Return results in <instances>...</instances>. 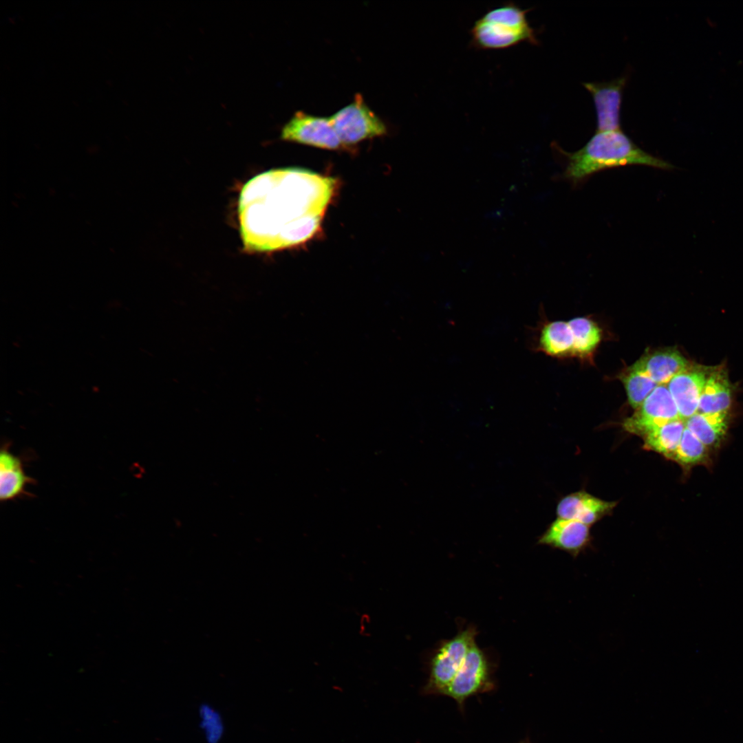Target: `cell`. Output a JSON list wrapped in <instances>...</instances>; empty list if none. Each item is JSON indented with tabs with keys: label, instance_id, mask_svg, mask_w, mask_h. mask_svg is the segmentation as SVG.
<instances>
[{
	"label": "cell",
	"instance_id": "cell-11",
	"mask_svg": "<svg viewBox=\"0 0 743 743\" xmlns=\"http://www.w3.org/2000/svg\"><path fill=\"white\" fill-rule=\"evenodd\" d=\"M590 527L577 520L558 518L539 537L538 543L559 549L577 557L590 544Z\"/></svg>",
	"mask_w": 743,
	"mask_h": 743
},
{
	"label": "cell",
	"instance_id": "cell-5",
	"mask_svg": "<svg viewBox=\"0 0 743 743\" xmlns=\"http://www.w3.org/2000/svg\"><path fill=\"white\" fill-rule=\"evenodd\" d=\"M330 121L343 145L384 136L387 132L385 122L356 94L354 100L330 116Z\"/></svg>",
	"mask_w": 743,
	"mask_h": 743
},
{
	"label": "cell",
	"instance_id": "cell-12",
	"mask_svg": "<svg viewBox=\"0 0 743 743\" xmlns=\"http://www.w3.org/2000/svg\"><path fill=\"white\" fill-rule=\"evenodd\" d=\"M617 505L584 491H577L563 497L557 504L558 518L572 519L591 526L609 515Z\"/></svg>",
	"mask_w": 743,
	"mask_h": 743
},
{
	"label": "cell",
	"instance_id": "cell-3",
	"mask_svg": "<svg viewBox=\"0 0 743 743\" xmlns=\"http://www.w3.org/2000/svg\"><path fill=\"white\" fill-rule=\"evenodd\" d=\"M530 10L513 1L488 9L471 28L469 46L486 51L505 50L522 43L539 45L537 32L527 19Z\"/></svg>",
	"mask_w": 743,
	"mask_h": 743
},
{
	"label": "cell",
	"instance_id": "cell-20",
	"mask_svg": "<svg viewBox=\"0 0 743 743\" xmlns=\"http://www.w3.org/2000/svg\"><path fill=\"white\" fill-rule=\"evenodd\" d=\"M621 380L627 393L628 402L635 409L639 407L658 386L636 363L623 374Z\"/></svg>",
	"mask_w": 743,
	"mask_h": 743
},
{
	"label": "cell",
	"instance_id": "cell-22",
	"mask_svg": "<svg viewBox=\"0 0 743 743\" xmlns=\"http://www.w3.org/2000/svg\"><path fill=\"white\" fill-rule=\"evenodd\" d=\"M521 743H528V742H521Z\"/></svg>",
	"mask_w": 743,
	"mask_h": 743
},
{
	"label": "cell",
	"instance_id": "cell-14",
	"mask_svg": "<svg viewBox=\"0 0 743 743\" xmlns=\"http://www.w3.org/2000/svg\"><path fill=\"white\" fill-rule=\"evenodd\" d=\"M34 480L25 474L20 457L12 453L7 444L0 453V499L8 502L28 495L27 486Z\"/></svg>",
	"mask_w": 743,
	"mask_h": 743
},
{
	"label": "cell",
	"instance_id": "cell-15",
	"mask_svg": "<svg viewBox=\"0 0 743 743\" xmlns=\"http://www.w3.org/2000/svg\"><path fill=\"white\" fill-rule=\"evenodd\" d=\"M637 365L658 385H667L689 367L688 360L676 349H663L646 353Z\"/></svg>",
	"mask_w": 743,
	"mask_h": 743
},
{
	"label": "cell",
	"instance_id": "cell-19",
	"mask_svg": "<svg viewBox=\"0 0 743 743\" xmlns=\"http://www.w3.org/2000/svg\"><path fill=\"white\" fill-rule=\"evenodd\" d=\"M574 336V355L580 357L590 356L599 345L601 331L592 320L578 317L568 322Z\"/></svg>",
	"mask_w": 743,
	"mask_h": 743
},
{
	"label": "cell",
	"instance_id": "cell-4",
	"mask_svg": "<svg viewBox=\"0 0 743 743\" xmlns=\"http://www.w3.org/2000/svg\"><path fill=\"white\" fill-rule=\"evenodd\" d=\"M476 635L475 628L469 627L442 643L430 660L429 675L423 687L424 693L443 694L475 643Z\"/></svg>",
	"mask_w": 743,
	"mask_h": 743
},
{
	"label": "cell",
	"instance_id": "cell-16",
	"mask_svg": "<svg viewBox=\"0 0 743 743\" xmlns=\"http://www.w3.org/2000/svg\"><path fill=\"white\" fill-rule=\"evenodd\" d=\"M731 403V387L726 374L716 369L708 374L697 413H728Z\"/></svg>",
	"mask_w": 743,
	"mask_h": 743
},
{
	"label": "cell",
	"instance_id": "cell-10",
	"mask_svg": "<svg viewBox=\"0 0 743 743\" xmlns=\"http://www.w3.org/2000/svg\"><path fill=\"white\" fill-rule=\"evenodd\" d=\"M707 376L705 369L689 366L672 378L666 385L682 420L685 422L697 413Z\"/></svg>",
	"mask_w": 743,
	"mask_h": 743
},
{
	"label": "cell",
	"instance_id": "cell-2",
	"mask_svg": "<svg viewBox=\"0 0 743 743\" xmlns=\"http://www.w3.org/2000/svg\"><path fill=\"white\" fill-rule=\"evenodd\" d=\"M554 147L567 160L563 177L575 184L594 173L614 167L639 164L664 170L675 168L669 162L640 149L620 129L596 131L581 149L572 153L557 147L555 144Z\"/></svg>",
	"mask_w": 743,
	"mask_h": 743
},
{
	"label": "cell",
	"instance_id": "cell-13",
	"mask_svg": "<svg viewBox=\"0 0 743 743\" xmlns=\"http://www.w3.org/2000/svg\"><path fill=\"white\" fill-rule=\"evenodd\" d=\"M574 336L568 322H543L535 330L529 340V347L552 357L574 355Z\"/></svg>",
	"mask_w": 743,
	"mask_h": 743
},
{
	"label": "cell",
	"instance_id": "cell-18",
	"mask_svg": "<svg viewBox=\"0 0 743 743\" xmlns=\"http://www.w3.org/2000/svg\"><path fill=\"white\" fill-rule=\"evenodd\" d=\"M685 429V422L678 419L665 423L645 435L644 448L672 459Z\"/></svg>",
	"mask_w": 743,
	"mask_h": 743
},
{
	"label": "cell",
	"instance_id": "cell-7",
	"mask_svg": "<svg viewBox=\"0 0 743 743\" xmlns=\"http://www.w3.org/2000/svg\"><path fill=\"white\" fill-rule=\"evenodd\" d=\"M678 419L674 400L667 385H663L654 389L635 412L624 420L623 427L627 432L643 438L657 427Z\"/></svg>",
	"mask_w": 743,
	"mask_h": 743
},
{
	"label": "cell",
	"instance_id": "cell-17",
	"mask_svg": "<svg viewBox=\"0 0 743 743\" xmlns=\"http://www.w3.org/2000/svg\"><path fill=\"white\" fill-rule=\"evenodd\" d=\"M685 426L707 448H715L726 435L727 413H696L685 421Z\"/></svg>",
	"mask_w": 743,
	"mask_h": 743
},
{
	"label": "cell",
	"instance_id": "cell-21",
	"mask_svg": "<svg viewBox=\"0 0 743 743\" xmlns=\"http://www.w3.org/2000/svg\"><path fill=\"white\" fill-rule=\"evenodd\" d=\"M707 448L685 426L679 445L671 460L683 466L703 462Z\"/></svg>",
	"mask_w": 743,
	"mask_h": 743
},
{
	"label": "cell",
	"instance_id": "cell-6",
	"mask_svg": "<svg viewBox=\"0 0 743 743\" xmlns=\"http://www.w3.org/2000/svg\"><path fill=\"white\" fill-rule=\"evenodd\" d=\"M494 687L490 662L484 651L475 643L460 669L442 695L451 698L462 707L466 699L491 691Z\"/></svg>",
	"mask_w": 743,
	"mask_h": 743
},
{
	"label": "cell",
	"instance_id": "cell-1",
	"mask_svg": "<svg viewBox=\"0 0 743 743\" xmlns=\"http://www.w3.org/2000/svg\"><path fill=\"white\" fill-rule=\"evenodd\" d=\"M334 182L297 168L270 170L242 187L238 218L244 250L268 252L302 243L317 230Z\"/></svg>",
	"mask_w": 743,
	"mask_h": 743
},
{
	"label": "cell",
	"instance_id": "cell-8",
	"mask_svg": "<svg viewBox=\"0 0 743 743\" xmlns=\"http://www.w3.org/2000/svg\"><path fill=\"white\" fill-rule=\"evenodd\" d=\"M282 140L336 150L343 146L330 117H321L297 111L281 129Z\"/></svg>",
	"mask_w": 743,
	"mask_h": 743
},
{
	"label": "cell",
	"instance_id": "cell-9",
	"mask_svg": "<svg viewBox=\"0 0 743 743\" xmlns=\"http://www.w3.org/2000/svg\"><path fill=\"white\" fill-rule=\"evenodd\" d=\"M626 80V77H620L609 82L583 83L594 103L596 131L620 129V109Z\"/></svg>",
	"mask_w": 743,
	"mask_h": 743
}]
</instances>
